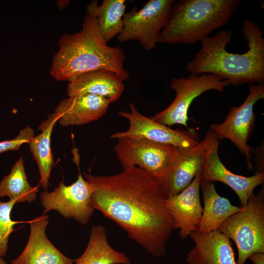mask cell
<instances>
[{
	"label": "cell",
	"mask_w": 264,
	"mask_h": 264,
	"mask_svg": "<svg viewBox=\"0 0 264 264\" xmlns=\"http://www.w3.org/2000/svg\"><path fill=\"white\" fill-rule=\"evenodd\" d=\"M92 185L91 203L154 257L166 254V244L174 221L166 197L156 180L137 167L117 174L100 176L84 174Z\"/></svg>",
	"instance_id": "6da1fadb"
},
{
	"label": "cell",
	"mask_w": 264,
	"mask_h": 264,
	"mask_svg": "<svg viewBox=\"0 0 264 264\" xmlns=\"http://www.w3.org/2000/svg\"><path fill=\"white\" fill-rule=\"evenodd\" d=\"M242 31L248 48L242 54L226 50L232 30H220L202 39L201 49L185 66L191 74H213L228 81L230 85L264 83V33L251 21L243 22Z\"/></svg>",
	"instance_id": "7a4b0ae2"
},
{
	"label": "cell",
	"mask_w": 264,
	"mask_h": 264,
	"mask_svg": "<svg viewBox=\"0 0 264 264\" xmlns=\"http://www.w3.org/2000/svg\"><path fill=\"white\" fill-rule=\"evenodd\" d=\"M59 49L53 57L50 69L57 81H67L80 74L98 69L116 73L123 81L129 78L124 66L125 55L119 47L108 45L95 21L86 13L80 31L64 34L58 42Z\"/></svg>",
	"instance_id": "3957f363"
},
{
	"label": "cell",
	"mask_w": 264,
	"mask_h": 264,
	"mask_svg": "<svg viewBox=\"0 0 264 264\" xmlns=\"http://www.w3.org/2000/svg\"><path fill=\"white\" fill-rule=\"evenodd\" d=\"M241 0H179L173 4L159 43L194 44L226 24Z\"/></svg>",
	"instance_id": "277c9868"
},
{
	"label": "cell",
	"mask_w": 264,
	"mask_h": 264,
	"mask_svg": "<svg viewBox=\"0 0 264 264\" xmlns=\"http://www.w3.org/2000/svg\"><path fill=\"white\" fill-rule=\"evenodd\" d=\"M218 230L236 244L237 264H245L256 252H264V188L249 198L242 210L228 218Z\"/></svg>",
	"instance_id": "5b68a950"
},
{
	"label": "cell",
	"mask_w": 264,
	"mask_h": 264,
	"mask_svg": "<svg viewBox=\"0 0 264 264\" xmlns=\"http://www.w3.org/2000/svg\"><path fill=\"white\" fill-rule=\"evenodd\" d=\"M113 151L124 169L137 167L155 179L168 174L178 162L184 149L139 137L117 139Z\"/></svg>",
	"instance_id": "8992f818"
},
{
	"label": "cell",
	"mask_w": 264,
	"mask_h": 264,
	"mask_svg": "<svg viewBox=\"0 0 264 264\" xmlns=\"http://www.w3.org/2000/svg\"><path fill=\"white\" fill-rule=\"evenodd\" d=\"M175 0H150L139 10L134 7L125 13L123 27L116 36L120 42L137 41L146 50L159 43L161 32L169 19Z\"/></svg>",
	"instance_id": "52a82bcc"
},
{
	"label": "cell",
	"mask_w": 264,
	"mask_h": 264,
	"mask_svg": "<svg viewBox=\"0 0 264 264\" xmlns=\"http://www.w3.org/2000/svg\"><path fill=\"white\" fill-rule=\"evenodd\" d=\"M230 83L213 74H190L187 77L173 78L170 84L176 92L173 102L164 110L150 118L168 127L179 124L188 127V110L194 100L209 90L222 92Z\"/></svg>",
	"instance_id": "ba28073f"
},
{
	"label": "cell",
	"mask_w": 264,
	"mask_h": 264,
	"mask_svg": "<svg viewBox=\"0 0 264 264\" xmlns=\"http://www.w3.org/2000/svg\"><path fill=\"white\" fill-rule=\"evenodd\" d=\"M249 93L244 102L239 107H233L225 120L220 124H213L211 129L218 140L231 141L245 157L247 166L253 169L251 162L253 148L247 141L253 131L256 115L253 111L255 104L264 98V84H249Z\"/></svg>",
	"instance_id": "9c48e42d"
},
{
	"label": "cell",
	"mask_w": 264,
	"mask_h": 264,
	"mask_svg": "<svg viewBox=\"0 0 264 264\" xmlns=\"http://www.w3.org/2000/svg\"><path fill=\"white\" fill-rule=\"evenodd\" d=\"M92 192V185L81 174L70 185H66L63 181L53 191L44 190L41 193L43 214L55 210L65 219L72 218L86 224L95 210L90 200Z\"/></svg>",
	"instance_id": "30bf717a"
},
{
	"label": "cell",
	"mask_w": 264,
	"mask_h": 264,
	"mask_svg": "<svg viewBox=\"0 0 264 264\" xmlns=\"http://www.w3.org/2000/svg\"><path fill=\"white\" fill-rule=\"evenodd\" d=\"M129 108V112L122 110L118 112L120 116L129 122L128 130L113 133L110 135V138L139 137L183 149L193 148L200 142L198 133L194 128L174 130L143 115L132 102L130 103Z\"/></svg>",
	"instance_id": "8fae6325"
},
{
	"label": "cell",
	"mask_w": 264,
	"mask_h": 264,
	"mask_svg": "<svg viewBox=\"0 0 264 264\" xmlns=\"http://www.w3.org/2000/svg\"><path fill=\"white\" fill-rule=\"evenodd\" d=\"M214 134L210 129L197 146L184 149L175 167L163 177L155 179L166 198L181 192L202 172Z\"/></svg>",
	"instance_id": "7c38bea8"
},
{
	"label": "cell",
	"mask_w": 264,
	"mask_h": 264,
	"mask_svg": "<svg viewBox=\"0 0 264 264\" xmlns=\"http://www.w3.org/2000/svg\"><path fill=\"white\" fill-rule=\"evenodd\" d=\"M219 144L220 141L214 133L201 172V179L212 182L219 181L226 184L236 193L241 206H245L254 189L264 183V172H257L251 176L232 173L220 161L218 154Z\"/></svg>",
	"instance_id": "4fadbf2b"
},
{
	"label": "cell",
	"mask_w": 264,
	"mask_h": 264,
	"mask_svg": "<svg viewBox=\"0 0 264 264\" xmlns=\"http://www.w3.org/2000/svg\"><path fill=\"white\" fill-rule=\"evenodd\" d=\"M201 172L191 183L176 195L166 198V207L174 221V228L179 229V236L185 239L197 231L203 212L199 189Z\"/></svg>",
	"instance_id": "5bb4252c"
},
{
	"label": "cell",
	"mask_w": 264,
	"mask_h": 264,
	"mask_svg": "<svg viewBox=\"0 0 264 264\" xmlns=\"http://www.w3.org/2000/svg\"><path fill=\"white\" fill-rule=\"evenodd\" d=\"M48 216H39L30 222L27 243L21 254L11 264H73L72 260L59 250L46 234Z\"/></svg>",
	"instance_id": "9a60e30c"
},
{
	"label": "cell",
	"mask_w": 264,
	"mask_h": 264,
	"mask_svg": "<svg viewBox=\"0 0 264 264\" xmlns=\"http://www.w3.org/2000/svg\"><path fill=\"white\" fill-rule=\"evenodd\" d=\"M110 103L109 99L98 95L78 94L62 100L49 114L63 127L81 125L101 117Z\"/></svg>",
	"instance_id": "2e32d148"
},
{
	"label": "cell",
	"mask_w": 264,
	"mask_h": 264,
	"mask_svg": "<svg viewBox=\"0 0 264 264\" xmlns=\"http://www.w3.org/2000/svg\"><path fill=\"white\" fill-rule=\"evenodd\" d=\"M189 236L195 246L187 255L188 264H237L230 240L219 230Z\"/></svg>",
	"instance_id": "e0dca14e"
},
{
	"label": "cell",
	"mask_w": 264,
	"mask_h": 264,
	"mask_svg": "<svg viewBox=\"0 0 264 264\" xmlns=\"http://www.w3.org/2000/svg\"><path fill=\"white\" fill-rule=\"evenodd\" d=\"M123 81L114 72L105 69L88 71L68 81L67 94L69 96L91 94L107 98L110 103L120 97L124 89Z\"/></svg>",
	"instance_id": "ac0fdd59"
},
{
	"label": "cell",
	"mask_w": 264,
	"mask_h": 264,
	"mask_svg": "<svg viewBox=\"0 0 264 264\" xmlns=\"http://www.w3.org/2000/svg\"><path fill=\"white\" fill-rule=\"evenodd\" d=\"M200 188L204 206L202 217L197 230L199 233H206L218 230L228 218L243 208V206L233 205L227 198L220 196L212 182L201 179Z\"/></svg>",
	"instance_id": "d6986e66"
},
{
	"label": "cell",
	"mask_w": 264,
	"mask_h": 264,
	"mask_svg": "<svg viewBox=\"0 0 264 264\" xmlns=\"http://www.w3.org/2000/svg\"><path fill=\"white\" fill-rule=\"evenodd\" d=\"M124 0H104L100 5L92 0L86 7V13L96 21L99 31L107 43L122 31L126 8Z\"/></svg>",
	"instance_id": "ffe728a7"
},
{
	"label": "cell",
	"mask_w": 264,
	"mask_h": 264,
	"mask_svg": "<svg viewBox=\"0 0 264 264\" xmlns=\"http://www.w3.org/2000/svg\"><path fill=\"white\" fill-rule=\"evenodd\" d=\"M74 262L75 264H129L131 261L124 253L110 245L105 226L94 225L91 228L86 249Z\"/></svg>",
	"instance_id": "44dd1931"
},
{
	"label": "cell",
	"mask_w": 264,
	"mask_h": 264,
	"mask_svg": "<svg viewBox=\"0 0 264 264\" xmlns=\"http://www.w3.org/2000/svg\"><path fill=\"white\" fill-rule=\"evenodd\" d=\"M56 119L49 114L45 120L42 122L38 129L42 132L31 138L29 149L36 160L40 174V185L44 190H47L51 170L53 164V157L51 149V136Z\"/></svg>",
	"instance_id": "7402d4cb"
},
{
	"label": "cell",
	"mask_w": 264,
	"mask_h": 264,
	"mask_svg": "<svg viewBox=\"0 0 264 264\" xmlns=\"http://www.w3.org/2000/svg\"><path fill=\"white\" fill-rule=\"evenodd\" d=\"M38 187H32L28 182L22 156L14 164L10 173L0 182V197H7L17 203L34 201Z\"/></svg>",
	"instance_id": "603a6c76"
},
{
	"label": "cell",
	"mask_w": 264,
	"mask_h": 264,
	"mask_svg": "<svg viewBox=\"0 0 264 264\" xmlns=\"http://www.w3.org/2000/svg\"><path fill=\"white\" fill-rule=\"evenodd\" d=\"M13 199L7 202L0 201V257L6 255L9 238L14 231V225L19 222L13 221L11 218L12 210L16 203Z\"/></svg>",
	"instance_id": "cb8c5ba5"
},
{
	"label": "cell",
	"mask_w": 264,
	"mask_h": 264,
	"mask_svg": "<svg viewBox=\"0 0 264 264\" xmlns=\"http://www.w3.org/2000/svg\"><path fill=\"white\" fill-rule=\"evenodd\" d=\"M34 130L28 125L22 129L14 139L0 142V154L18 150L24 143L28 144L34 137Z\"/></svg>",
	"instance_id": "d4e9b609"
},
{
	"label": "cell",
	"mask_w": 264,
	"mask_h": 264,
	"mask_svg": "<svg viewBox=\"0 0 264 264\" xmlns=\"http://www.w3.org/2000/svg\"><path fill=\"white\" fill-rule=\"evenodd\" d=\"M248 259L254 264H264V252H256L252 254Z\"/></svg>",
	"instance_id": "484cf974"
},
{
	"label": "cell",
	"mask_w": 264,
	"mask_h": 264,
	"mask_svg": "<svg viewBox=\"0 0 264 264\" xmlns=\"http://www.w3.org/2000/svg\"><path fill=\"white\" fill-rule=\"evenodd\" d=\"M0 264H8L2 257H0Z\"/></svg>",
	"instance_id": "4316f807"
},
{
	"label": "cell",
	"mask_w": 264,
	"mask_h": 264,
	"mask_svg": "<svg viewBox=\"0 0 264 264\" xmlns=\"http://www.w3.org/2000/svg\"></svg>",
	"instance_id": "83f0119b"
}]
</instances>
